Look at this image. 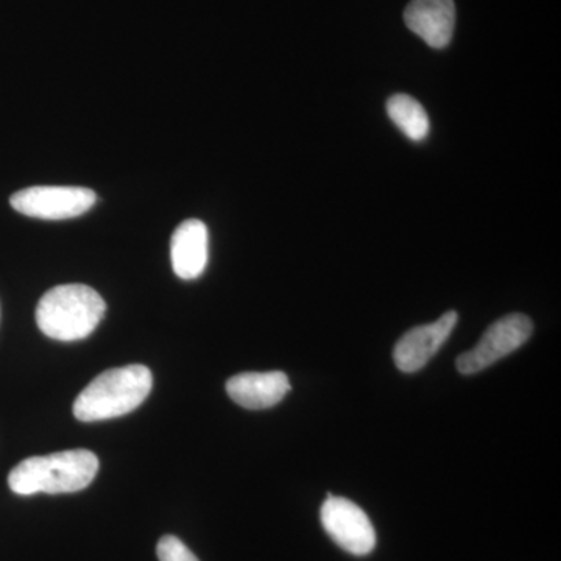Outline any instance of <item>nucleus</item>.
I'll return each instance as SVG.
<instances>
[{"label": "nucleus", "mask_w": 561, "mask_h": 561, "mask_svg": "<svg viewBox=\"0 0 561 561\" xmlns=\"http://www.w3.org/2000/svg\"><path fill=\"white\" fill-rule=\"evenodd\" d=\"M227 391L243 409L262 411L283 401L290 391V382L283 371L241 373L227 382Z\"/></svg>", "instance_id": "1a4fd4ad"}, {"label": "nucleus", "mask_w": 561, "mask_h": 561, "mask_svg": "<svg viewBox=\"0 0 561 561\" xmlns=\"http://www.w3.org/2000/svg\"><path fill=\"white\" fill-rule=\"evenodd\" d=\"M94 192L87 187L35 186L11 195L18 213L41 220H68L88 213L94 206Z\"/></svg>", "instance_id": "20e7f679"}, {"label": "nucleus", "mask_w": 561, "mask_h": 561, "mask_svg": "<svg viewBox=\"0 0 561 561\" xmlns=\"http://www.w3.org/2000/svg\"><path fill=\"white\" fill-rule=\"evenodd\" d=\"M320 518L327 534L343 551L362 557L375 549V527L367 513L354 502L328 494V500L321 505Z\"/></svg>", "instance_id": "423d86ee"}, {"label": "nucleus", "mask_w": 561, "mask_h": 561, "mask_svg": "<svg viewBox=\"0 0 561 561\" xmlns=\"http://www.w3.org/2000/svg\"><path fill=\"white\" fill-rule=\"evenodd\" d=\"M157 553L160 561H201L183 541L173 535H165L158 541Z\"/></svg>", "instance_id": "f8f14e48"}, {"label": "nucleus", "mask_w": 561, "mask_h": 561, "mask_svg": "<svg viewBox=\"0 0 561 561\" xmlns=\"http://www.w3.org/2000/svg\"><path fill=\"white\" fill-rule=\"evenodd\" d=\"M404 22L427 46L445 49L456 28V3L454 0H412L404 11Z\"/></svg>", "instance_id": "6e6552de"}, {"label": "nucleus", "mask_w": 561, "mask_h": 561, "mask_svg": "<svg viewBox=\"0 0 561 561\" xmlns=\"http://www.w3.org/2000/svg\"><path fill=\"white\" fill-rule=\"evenodd\" d=\"M151 387L153 376L144 365L103 371L77 397L73 415L83 423L127 415L146 401Z\"/></svg>", "instance_id": "7ed1b4c3"}, {"label": "nucleus", "mask_w": 561, "mask_h": 561, "mask_svg": "<svg viewBox=\"0 0 561 561\" xmlns=\"http://www.w3.org/2000/svg\"><path fill=\"white\" fill-rule=\"evenodd\" d=\"M534 324L523 313H511L491 324L474 348L461 354L457 368L461 375H474L496 364L529 341Z\"/></svg>", "instance_id": "39448f33"}, {"label": "nucleus", "mask_w": 561, "mask_h": 561, "mask_svg": "<svg viewBox=\"0 0 561 561\" xmlns=\"http://www.w3.org/2000/svg\"><path fill=\"white\" fill-rule=\"evenodd\" d=\"M99 459L88 449H70L22 460L11 470L9 485L21 496L61 494L84 490L95 479Z\"/></svg>", "instance_id": "f257e3e1"}, {"label": "nucleus", "mask_w": 561, "mask_h": 561, "mask_svg": "<svg viewBox=\"0 0 561 561\" xmlns=\"http://www.w3.org/2000/svg\"><path fill=\"white\" fill-rule=\"evenodd\" d=\"M208 228L202 220L190 219L176 228L172 236L171 257L175 275L181 279H195L208 265Z\"/></svg>", "instance_id": "9d476101"}, {"label": "nucleus", "mask_w": 561, "mask_h": 561, "mask_svg": "<svg viewBox=\"0 0 561 561\" xmlns=\"http://www.w3.org/2000/svg\"><path fill=\"white\" fill-rule=\"evenodd\" d=\"M387 113H389L391 122L409 139L423 140L430 135V117L423 105L411 95L397 94L387 102Z\"/></svg>", "instance_id": "9b49d317"}, {"label": "nucleus", "mask_w": 561, "mask_h": 561, "mask_svg": "<svg viewBox=\"0 0 561 561\" xmlns=\"http://www.w3.org/2000/svg\"><path fill=\"white\" fill-rule=\"evenodd\" d=\"M105 311V301L92 287L62 284L43 295L36 308V323L55 341H81L95 331Z\"/></svg>", "instance_id": "f03ea898"}, {"label": "nucleus", "mask_w": 561, "mask_h": 561, "mask_svg": "<svg viewBox=\"0 0 561 561\" xmlns=\"http://www.w3.org/2000/svg\"><path fill=\"white\" fill-rule=\"evenodd\" d=\"M457 320V312L449 311L434 323L405 332L394 346L393 359L397 367L404 373L421 370L437 354L443 343L448 341Z\"/></svg>", "instance_id": "0eeeda50"}]
</instances>
